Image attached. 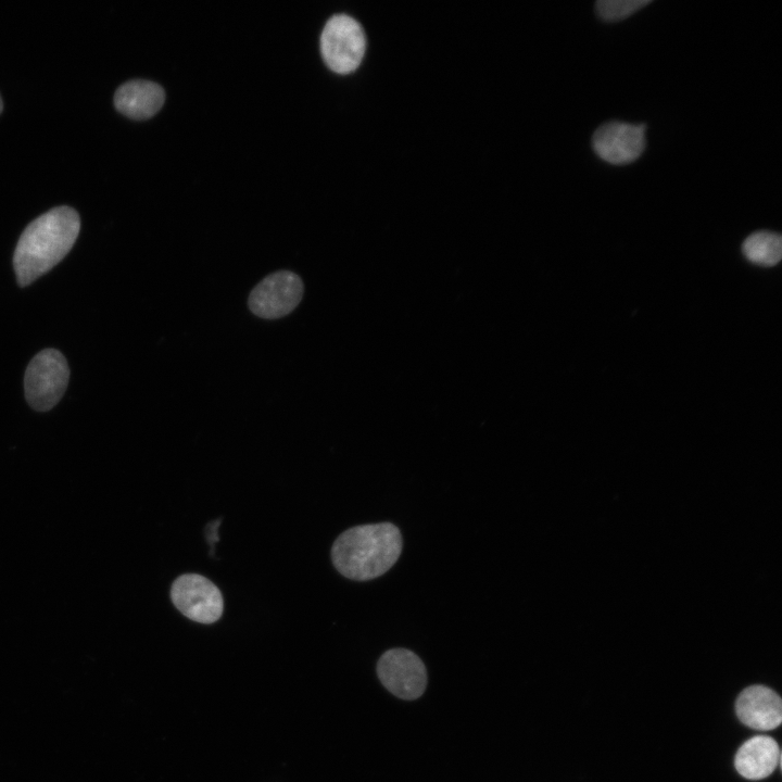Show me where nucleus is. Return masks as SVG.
<instances>
[{"label":"nucleus","mask_w":782,"mask_h":782,"mask_svg":"<svg viewBox=\"0 0 782 782\" xmlns=\"http://www.w3.org/2000/svg\"><path fill=\"white\" fill-rule=\"evenodd\" d=\"M80 229L78 213L58 206L35 218L23 230L13 255L17 283L26 287L60 263Z\"/></svg>","instance_id":"nucleus-1"},{"label":"nucleus","mask_w":782,"mask_h":782,"mask_svg":"<svg viewBox=\"0 0 782 782\" xmlns=\"http://www.w3.org/2000/svg\"><path fill=\"white\" fill-rule=\"evenodd\" d=\"M402 552V535L391 522L361 525L343 531L333 542L331 559L342 576L356 581L387 572Z\"/></svg>","instance_id":"nucleus-2"},{"label":"nucleus","mask_w":782,"mask_h":782,"mask_svg":"<svg viewBox=\"0 0 782 782\" xmlns=\"http://www.w3.org/2000/svg\"><path fill=\"white\" fill-rule=\"evenodd\" d=\"M70 379L64 355L55 349H45L29 362L24 377L25 398L34 409L46 412L63 396Z\"/></svg>","instance_id":"nucleus-3"},{"label":"nucleus","mask_w":782,"mask_h":782,"mask_svg":"<svg viewBox=\"0 0 782 782\" xmlns=\"http://www.w3.org/2000/svg\"><path fill=\"white\" fill-rule=\"evenodd\" d=\"M366 39L361 24L345 14L331 16L320 36V51L326 65L338 74L354 72L361 64Z\"/></svg>","instance_id":"nucleus-4"},{"label":"nucleus","mask_w":782,"mask_h":782,"mask_svg":"<svg viewBox=\"0 0 782 782\" xmlns=\"http://www.w3.org/2000/svg\"><path fill=\"white\" fill-rule=\"evenodd\" d=\"M301 278L290 270H278L266 276L251 291L250 311L264 319H276L291 313L303 297Z\"/></svg>","instance_id":"nucleus-5"},{"label":"nucleus","mask_w":782,"mask_h":782,"mask_svg":"<svg viewBox=\"0 0 782 782\" xmlns=\"http://www.w3.org/2000/svg\"><path fill=\"white\" fill-rule=\"evenodd\" d=\"M171 598L184 616L200 623L217 621L224 610L223 595L218 588L198 573L179 576L172 584Z\"/></svg>","instance_id":"nucleus-6"},{"label":"nucleus","mask_w":782,"mask_h":782,"mask_svg":"<svg viewBox=\"0 0 782 782\" xmlns=\"http://www.w3.org/2000/svg\"><path fill=\"white\" fill-rule=\"evenodd\" d=\"M381 683L403 699L419 697L427 684L426 667L421 659L405 648H392L382 654L377 664Z\"/></svg>","instance_id":"nucleus-7"},{"label":"nucleus","mask_w":782,"mask_h":782,"mask_svg":"<svg viewBox=\"0 0 782 782\" xmlns=\"http://www.w3.org/2000/svg\"><path fill=\"white\" fill-rule=\"evenodd\" d=\"M592 146L596 155L607 163H631L644 151L645 125L616 121L605 123L593 134Z\"/></svg>","instance_id":"nucleus-8"},{"label":"nucleus","mask_w":782,"mask_h":782,"mask_svg":"<svg viewBox=\"0 0 782 782\" xmlns=\"http://www.w3.org/2000/svg\"><path fill=\"white\" fill-rule=\"evenodd\" d=\"M735 711L744 724L756 730H772L782 721L781 698L764 685L743 690L736 699Z\"/></svg>","instance_id":"nucleus-9"},{"label":"nucleus","mask_w":782,"mask_h":782,"mask_svg":"<svg viewBox=\"0 0 782 782\" xmlns=\"http://www.w3.org/2000/svg\"><path fill=\"white\" fill-rule=\"evenodd\" d=\"M165 93L156 83L134 79L117 88L114 94L116 110L133 119H147L163 106Z\"/></svg>","instance_id":"nucleus-10"},{"label":"nucleus","mask_w":782,"mask_h":782,"mask_svg":"<svg viewBox=\"0 0 782 782\" xmlns=\"http://www.w3.org/2000/svg\"><path fill=\"white\" fill-rule=\"evenodd\" d=\"M779 761L778 743L770 736L757 735L739 748L734 766L742 777L748 780H761L773 772Z\"/></svg>","instance_id":"nucleus-11"},{"label":"nucleus","mask_w":782,"mask_h":782,"mask_svg":"<svg viewBox=\"0 0 782 782\" xmlns=\"http://www.w3.org/2000/svg\"><path fill=\"white\" fill-rule=\"evenodd\" d=\"M742 251L749 262L771 267L781 260L782 240L775 232L757 231L744 240Z\"/></svg>","instance_id":"nucleus-12"},{"label":"nucleus","mask_w":782,"mask_h":782,"mask_svg":"<svg viewBox=\"0 0 782 782\" xmlns=\"http://www.w3.org/2000/svg\"><path fill=\"white\" fill-rule=\"evenodd\" d=\"M649 3V0H598L595 10L602 20L617 22L632 15Z\"/></svg>","instance_id":"nucleus-13"},{"label":"nucleus","mask_w":782,"mask_h":782,"mask_svg":"<svg viewBox=\"0 0 782 782\" xmlns=\"http://www.w3.org/2000/svg\"><path fill=\"white\" fill-rule=\"evenodd\" d=\"M219 524H220L219 520H215L214 522L207 525V528H206V539H207V542L211 543V544H213V542L218 541V537H217V534H216V530H217Z\"/></svg>","instance_id":"nucleus-14"},{"label":"nucleus","mask_w":782,"mask_h":782,"mask_svg":"<svg viewBox=\"0 0 782 782\" xmlns=\"http://www.w3.org/2000/svg\"><path fill=\"white\" fill-rule=\"evenodd\" d=\"M2 109H3V104H2L1 97H0V113L2 112Z\"/></svg>","instance_id":"nucleus-15"}]
</instances>
